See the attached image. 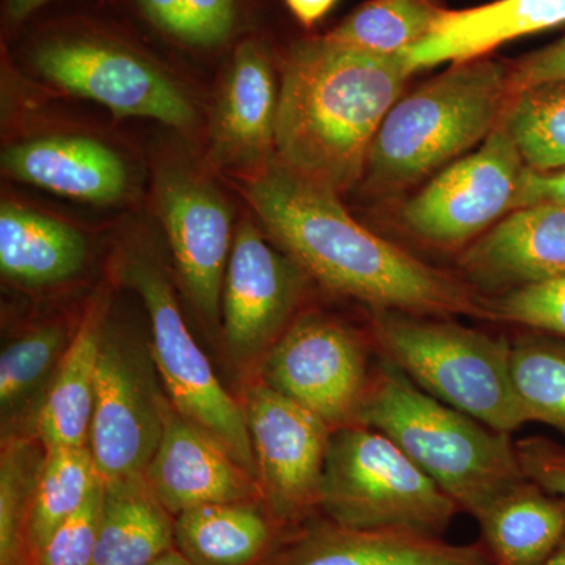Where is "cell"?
<instances>
[{"label":"cell","mask_w":565,"mask_h":565,"mask_svg":"<svg viewBox=\"0 0 565 565\" xmlns=\"http://www.w3.org/2000/svg\"><path fill=\"white\" fill-rule=\"evenodd\" d=\"M87 239L68 223L13 202L0 206V269L7 280L25 286L58 285L79 273Z\"/></svg>","instance_id":"603a6c76"},{"label":"cell","mask_w":565,"mask_h":565,"mask_svg":"<svg viewBox=\"0 0 565 565\" xmlns=\"http://www.w3.org/2000/svg\"><path fill=\"white\" fill-rule=\"evenodd\" d=\"M526 166L500 120L473 154L446 167L404 206L408 232L438 247H459L514 211Z\"/></svg>","instance_id":"7c38bea8"},{"label":"cell","mask_w":565,"mask_h":565,"mask_svg":"<svg viewBox=\"0 0 565 565\" xmlns=\"http://www.w3.org/2000/svg\"><path fill=\"white\" fill-rule=\"evenodd\" d=\"M490 321L515 323L565 341V277L486 299Z\"/></svg>","instance_id":"d6a6232c"},{"label":"cell","mask_w":565,"mask_h":565,"mask_svg":"<svg viewBox=\"0 0 565 565\" xmlns=\"http://www.w3.org/2000/svg\"><path fill=\"white\" fill-rule=\"evenodd\" d=\"M102 481L90 448L44 449L43 465L33 492L25 555L35 565L44 545L58 526L79 511Z\"/></svg>","instance_id":"484cf974"},{"label":"cell","mask_w":565,"mask_h":565,"mask_svg":"<svg viewBox=\"0 0 565 565\" xmlns=\"http://www.w3.org/2000/svg\"><path fill=\"white\" fill-rule=\"evenodd\" d=\"M459 511L386 435L362 424L333 430L319 505L330 522L441 537Z\"/></svg>","instance_id":"8992f818"},{"label":"cell","mask_w":565,"mask_h":565,"mask_svg":"<svg viewBox=\"0 0 565 565\" xmlns=\"http://www.w3.org/2000/svg\"><path fill=\"white\" fill-rule=\"evenodd\" d=\"M154 196L185 294L204 321L218 326L234 241L232 210L207 178L181 166L159 172Z\"/></svg>","instance_id":"4fadbf2b"},{"label":"cell","mask_w":565,"mask_h":565,"mask_svg":"<svg viewBox=\"0 0 565 565\" xmlns=\"http://www.w3.org/2000/svg\"><path fill=\"white\" fill-rule=\"evenodd\" d=\"M154 366L152 355L106 329L88 438L104 482L145 476L158 451L169 397L159 390Z\"/></svg>","instance_id":"8fae6325"},{"label":"cell","mask_w":565,"mask_h":565,"mask_svg":"<svg viewBox=\"0 0 565 565\" xmlns=\"http://www.w3.org/2000/svg\"><path fill=\"white\" fill-rule=\"evenodd\" d=\"M371 340L423 392L511 434L527 422L512 381V341L433 316L374 311Z\"/></svg>","instance_id":"5b68a950"},{"label":"cell","mask_w":565,"mask_h":565,"mask_svg":"<svg viewBox=\"0 0 565 565\" xmlns=\"http://www.w3.org/2000/svg\"><path fill=\"white\" fill-rule=\"evenodd\" d=\"M103 479L79 511L51 535L35 565H92L103 512Z\"/></svg>","instance_id":"836d02e7"},{"label":"cell","mask_w":565,"mask_h":565,"mask_svg":"<svg viewBox=\"0 0 565 565\" xmlns=\"http://www.w3.org/2000/svg\"><path fill=\"white\" fill-rule=\"evenodd\" d=\"M173 546L174 516L152 493L145 476L104 482L92 565H150Z\"/></svg>","instance_id":"d4e9b609"},{"label":"cell","mask_w":565,"mask_h":565,"mask_svg":"<svg viewBox=\"0 0 565 565\" xmlns=\"http://www.w3.org/2000/svg\"><path fill=\"white\" fill-rule=\"evenodd\" d=\"M373 370L362 334L337 319H294L264 355L262 381L332 429L356 423Z\"/></svg>","instance_id":"9c48e42d"},{"label":"cell","mask_w":565,"mask_h":565,"mask_svg":"<svg viewBox=\"0 0 565 565\" xmlns=\"http://www.w3.org/2000/svg\"><path fill=\"white\" fill-rule=\"evenodd\" d=\"M121 275L139 294L150 316L151 355L170 403L256 479L255 452L243 404L223 388L210 360L193 340L169 278L143 253H129Z\"/></svg>","instance_id":"52a82bcc"},{"label":"cell","mask_w":565,"mask_h":565,"mask_svg":"<svg viewBox=\"0 0 565 565\" xmlns=\"http://www.w3.org/2000/svg\"><path fill=\"white\" fill-rule=\"evenodd\" d=\"M278 96L263 44H237L212 111L211 156L217 166L252 174L277 158Z\"/></svg>","instance_id":"9a60e30c"},{"label":"cell","mask_w":565,"mask_h":565,"mask_svg":"<svg viewBox=\"0 0 565 565\" xmlns=\"http://www.w3.org/2000/svg\"><path fill=\"white\" fill-rule=\"evenodd\" d=\"M243 189L267 233L330 291L373 311L490 321L486 299L470 286L371 233L345 211L337 191L277 158L252 173Z\"/></svg>","instance_id":"6da1fadb"},{"label":"cell","mask_w":565,"mask_h":565,"mask_svg":"<svg viewBox=\"0 0 565 565\" xmlns=\"http://www.w3.org/2000/svg\"><path fill=\"white\" fill-rule=\"evenodd\" d=\"M150 565H195L192 563L191 559H188L180 550L177 548V546H173L172 550H169V552L163 553L162 556H159L158 559L154 561V563H151Z\"/></svg>","instance_id":"ab89813d"},{"label":"cell","mask_w":565,"mask_h":565,"mask_svg":"<svg viewBox=\"0 0 565 565\" xmlns=\"http://www.w3.org/2000/svg\"><path fill=\"white\" fill-rule=\"evenodd\" d=\"M511 367L527 422L565 434V341L541 332L520 334L512 341Z\"/></svg>","instance_id":"83f0119b"},{"label":"cell","mask_w":565,"mask_h":565,"mask_svg":"<svg viewBox=\"0 0 565 565\" xmlns=\"http://www.w3.org/2000/svg\"><path fill=\"white\" fill-rule=\"evenodd\" d=\"M563 24L565 0H494L446 11L434 32L405 55L415 71L473 61L508 41Z\"/></svg>","instance_id":"ffe728a7"},{"label":"cell","mask_w":565,"mask_h":565,"mask_svg":"<svg viewBox=\"0 0 565 565\" xmlns=\"http://www.w3.org/2000/svg\"><path fill=\"white\" fill-rule=\"evenodd\" d=\"M2 167L14 180L81 202L110 204L128 192V170L103 141L85 136H50L10 145Z\"/></svg>","instance_id":"d6986e66"},{"label":"cell","mask_w":565,"mask_h":565,"mask_svg":"<svg viewBox=\"0 0 565 565\" xmlns=\"http://www.w3.org/2000/svg\"><path fill=\"white\" fill-rule=\"evenodd\" d=\"M544 565H565V539Z\"/></svg>","instance_id":"60d3db41"},{"label":"cell","mask_w":565,"mask_h":565,"mask_svg":"<svg viewBox=\"0 0 565 565\" xmlns=\"http://www.w3.org/2000/svg\"><path fill=\"white\" fill-rule=\"evenodd\" d=\"M285 2L294 18L305 29H311L330 13L338 0H285Z\"/></svg>","instance_id":"74e56055"},{"label":"cell","mask_w":565,"mask_h":565,"mask_svg":"<svg viewBox=\"0 0 565 565\" xmlns=\"http://www.w3.org/2000/svg\"><path fill=\"white\" fill-rule=\"evenodd\" d=\"M263 565H494L481 541L449 544L403 530H359L319 515L296 531Z\"/></svg>","instance_id":"e0dca14e"},{"label":"cell","mask_w":565,"mask_h":565,"mask_svg":"<svg viewBox=\"0 0 565 565\" xmlns=\"http://www.w3.org/2000/svg\"><path fill=\"white\" fill-rule=\"evenodd\" d=\"M107 299L93 300L44 390L35 430L43 449L88 446L99 351L106 333Z\"/></svg>","instance_id":"7402d4cb"},{"label":"cell","mask_w":565,"mask_h":565,"mask_svg":"<svg viewBox=\"0 0 565 565\" xmlns=\"http://www.w3.org/2000/svg\"><path fill=\"white\" fill-rule=\"evenodd\" d=\"M446 11L438 0H367L327 36L373 54H405L434 32Z\"/></svg>","instance_id":"4316f807"},{"label":"cell","mask_w":565,"mask_h":565,"mask_svg":"<svg viewBox=\"0 0 565 565\" xmlns=\"http://www.w3.org/2000/svg\"><path fill=\"white\" fill-rule=\"evenodd\" d=\"M539 203L559 204L565 207V170L548 173L526 167L516 192L514 210Z\"/></svg>","instance_id":"8d00e7d4"},{"label":"cell","mask_w":565,"mask_h":565,"mask_svg":"<svg viewBox=\"0 0 565 565\" xmlns=\"http://www.w3.org/2000/svg\"><path fill=\"white\" fill-rule=\"evenodd\" d=\"M459 266L470 285L501 294L565 277V207L511 211L463 252Z\"/></svg>","instance_id":"ac0fdd59"},{"label":"cell","mask_w":565,"mask_h":565,"mask_svg":"<svg viewBox=\"0 0 565 565\" xmlns=\"http://www.w3.org/2000/svg\"><path fill=\"white\" fill-rule=\"evenodd\" d=\"M501 121L526 167L537 172L565 167V81L511 96Z\"/></svg>","instance_id":"f1b7e54d"},{"label":"cell","mask_w":565,"mask_h":565,"mask_svg":"<svg viewBox=\"0 0 565 565\" xmlns=\"http://www.w3.org/2000/svg\"><path fill=\"white\" fill-rule=\"evenodd\" d=\"M556 81H565V36L542 50L531 52L509 68L511 96L535 85Z\"/></svg>","instance_id":"d590c367"},{"label":"cell","mask_w":565,"mask_h":565,"mask_svg":"<svg viewBox=\"0 0 565 565\" xmlns=\"http://www.w3.org/2000/svg\"><path fill=\"white\" fill-rule=\"evenodd\" d=\"M244 414L263 503L289 526L321 515V489L333 429L263 381L248 386Z\"/></svg>","instance_id":"30bf717a"},{"label":"cell","mask_w":565,"mask_h":565,"mask_svg":"<svg viewBox=\"0 0 565 565\" xmlns=\"http://www.w3.org/2000/svg\"><path fill=\"white\" fill-rule=\"evenodd\" d=\"M509 99L504 63H455L390 109L367 156V178L382 189L422 180L487 139Z\"/></svg>","instance_id":"277c9868"},{"label":"cell","mask_w":565,"mask_h":565,"mask_svg":"<svg viewBox=\"0 0 565 565\" xmlns=\"http://www.w3.org/2000/svg\"><path fill=\"white\" fill-rule=\"evenodd\" d=\"M415 73L405 54H373L327 35L296 41L282 62L277 161L338 193L352 188Z\"/></svg>","instance_id":"7a4b0ae2"},{"label":"cell","mask_w":565,"mask_h":565,"mask_svg":"<svg viewBox=\"0 0 565 565\" xmlns=\"http://www.w3.org/2000/svg\"><path fill=\"white\" fill-rule=\"evenodd\" d=\"M44 452L25 438H9L0 459V565H29L25 527Z\"/></svg>","instance_id":"4dcf8cb0"},{"label":"cell","mask_w":565,"mask_h":565,"mask_svg":"<svg viewBox=\"0 0 565 565\" xmlns=\"http://www.w3.org/2000/svg\"><path fill=\"white\" fill-rule=\"evenodd\" d=\"M297 527L263 501L206 504L174 516V546L195 565H263Z\"/></svg>","instance_id":"44dd1931"},{"label":"cell","mask_w":565,"mask_h":565,"mask_svg":"<svg viewBox=\"0 0 565 565\" xmlns=\"http://www.w3.org/2000/svg\"><path fill=\"white\" fill-rule=\"evenodd\" d=\"M523 475L546 492L565 497V445L534 435L515 441Z\"/></svg>","instance_id":"e575fe53"},{"label":"cell","mask_w":565,"mask_h":565,"mask_svg":"<svg viewBox=\"0 0 565 565\" xmlns=\"http://www.w3.org/2000/svg\"><path fill=\"white\" fill-rule=\"evenodd\" d=\"M307 273L245 218L234 233L222 294L225 343L234 359H264L291 326Z\"/></svg>","instance_id":"5bb4252c"},{"label":"cell","mask_w":565,"mask_h":565,"mask_svg":"<svg viewBox=\"0 0 565 565\" xmlns=\"http://www.w3.org/2000/svg\"><path fill=\"white\" fill-rule=\"evenodd\" d=\"M50 2L52 0H6L7 20L18 24V22L28 20L31 14Z\"/></svg>","instance_id":"f35d334b"},{"label":"cell","mask_w":565,"mask_h":565,"mask_svg":"<svg viewBox=\"0 0 565 565\" xmlns=\"http://www.w3.org/2000/svg\"><path fill=\"white\" fill-rule=\"evenodd\" d=\"M158 31L184 46L215 50L228 43L241 20V0H134Z\"/></svg>","instance_id":"1f68e13d"},{"label":"cell","mask_w":565,"mask_h":565,"mask_svg":"<svg viewBox=\"0 0 565 565\" xmlns=\"http://www.w3.org/2000/svg\"><path fill=\"white\" fill-rule=\"evenodd\" d=\"M63 323H46L22 333L0 355V405L7 416L50 385L70 345Z\"/></svg>","instance_id":"f546056e"},{"label":"cell","mask_w":565,"mask_h":565,"mask_svg":"<svg viewBox=\"0 0 565 565\" xmlns=\"http://www.w3.org/2000/svg\"><path fill=\"white\" fill-rule=\"evenodd\" d=\"M32 63L55 87L103 104L115 117L151 118L180 131L195 125V107L178 82L121 41L58 33L33 47Z\"/></svg>","instance_id":"ba28073f"},{"label":"cell","mask_w":565,"mask_h":565,"mask_svg":"<svg viewBox=\"0 0 565 565\" xmlns=\"http://www.w3.org/2000/svg\"><path fill=\"white\" fill-rule=\"evenodd\" d=\"M476 520L494 565H544L565 539V497L526 478Z\"/></svg>","instance_id":"cb8c5ba5"},{"label":"cell","mask_w":565,"mask_h":565,"mask_svg":"<svg viewBox=\"0 0 565 565\" xmlns=\"http://www.w3.org/2000/svg\"><path fill=\"white\" fill-rule=\"evenodd\" d=\"M145 479L173 516L200 505L263 501L256 479L170 399L163 411L161 444Z\"/></svg>","instance_id":"2e32d148"},{"label":"cell","mask_w":565,"mask_h":565,"mask_svg":"<svg viewBox=\"0 0 565 565\" xmlns=\"http://www.w3.org/2000/svg\"><path fill=\"white\" fill-rule=\"evenodd\" d=\"M355 424L386 435L473 519L526 479L511 434L435 399L384 356Z\"/></svg>","instance_id":"3957f363"}]
</instances>
